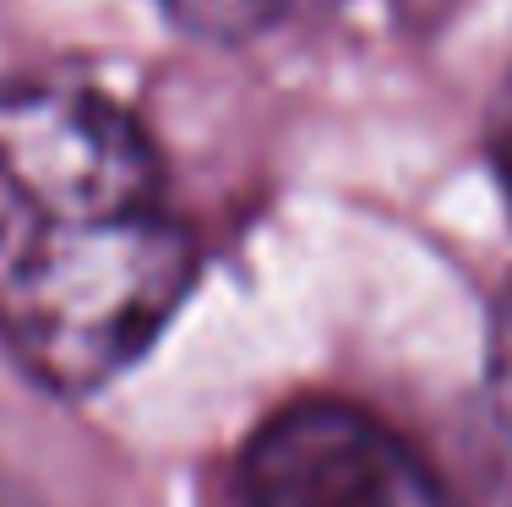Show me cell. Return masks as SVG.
<instances>
[{
  "label": "cell",
  "instance_id": "4",
  "mask_svg": "<svg viewBox=\"0 0 512 507\" xmlns=\"http://www.w3.org/2000/svg\"><path fill=\"white\" fill-rule=\"evenodd\" d=\"M485 377H491V398L496 415L512 426V284L502 289L491 311V349H485Z\"/></svg>",
  "mask_w": 512,
  "mask_h": 507
},
{
  "label": "cell",
  "instance_id": "6",
  "mask_svg": "<svg viewBox=\"0 0 512 507\" xmlns=\"http://www.w3.org/2000/svg\"><path fill=\"white\" fill-rule=\"evenodd\" d=\"M0 507H28V502H22V497H17V491H11V486H6V480H0Z\"/></svg>",
  "mask_w": 512,
  "mask_h": 507
},
{
  "label": "cell",
  "instance_id": "5",
  "mask_svg": "<svg viewBox=\"0 0 512 507\" xmlns=\"http://www.w3.org/2000/svg\"><path fill=\"white\" fill-rule=\"evenodd\" d=\"M496 164H502L507 197H512V93H507V104H502V120H496Z\"/></svg>",
  "mask_w": 512,
  "mask_h": 507
},
{
  "label": "cell",
  "instance_id": "2",
  "mask_svg": "<svg viewBox=\"0 0 512 507\" xmlns=\"http://www.w3.org/2000/svg\"><path fill=\"white\" fill-rule=\"evenodd\" d=\"M240 507H453L420 453L355 404H289L240 453Z\"/></svg>",
  "mask_w": 512,
  "mask_h": 507
},
{
  "label": "cell",
  "instance_id": "1",
  "mask_svg": "<svg viewBox=\"0 0 512 507\" xmlns=\"http://www.w3.org/2000/svg\"><path fill=\"white\" fill-rule=\"evenodd\" d=\"M197 284V235L148 131L66 82L0 88V344L93 393L158 344Z\"/></svg>",
  "mask_w": 512,
  "mask_h": 507
},
{
  "label": "cell",
  "instance_id": "3",
  "mask_svg": "<svg viewBox=\"0 0 512 507\" xmlns=\"http://www.w3.org/2000/svg\"><path fill=\"white\" fill-rule=\"evenodd\" d=\"M169 17L197 39H218V44H240L256 33L284 28L289 17L311 6V0H158Z\"/></svg>",
  "mask_w": 512,
  "mask_h": 507
}]
</instances>
